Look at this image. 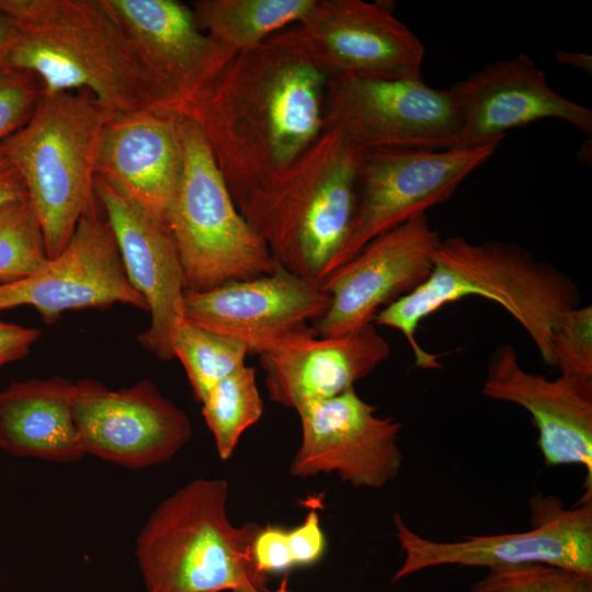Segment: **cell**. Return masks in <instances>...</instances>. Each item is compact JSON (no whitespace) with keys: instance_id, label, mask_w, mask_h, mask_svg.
Masks as SVG:
<instances>
[{"instance_id":"7402d4cb","label":"cell","mask_w":592,"mask_h":592,"mask_svg":"<svg viewBox=\"0 0 592 592\" xmlns=\"http://www.w3.org/2000/svg\"><path fill=\"white\" fill-rule=\"evenodd\" d=\"M389 355V343L372 322L338 337H319L314 330L282 341L258 357L269 398L298 411L354 387Z\"/></svg>"},{"instance_id":"4fadbf2b","label":"cell","mask_w":592,"mask_h":592,"mask_svg":"<svg viewBox=\"0 0 592 592\" xmlns=\"http://www.w3.org/2000/svg\"><path fill=\"white\" fill-rule=\"evenodd\" d=\"M114 304L148 311L145 298L126 275L114 232L98 201L59 254L25 278L0 284V311L31 306L46 325L68 310Z\"/></svg>"},{"instance_id":"603a6c76","label":"cell","mask_w":592,"mask_h":592,"mask_svg":"<svg viewBox=\"0 0 592 592\" xmlns=\"http://www.w3.org/2000/svg\"><path fill=\"white\" fill-rule=\"evenodd\" d=\"M75 383L62 376L13 380L0 391V448L13 456L75 463L86 452L73 418Z\"/></svg>"},{"instance_id":"3957f363","label":"cell","mask_w":592,"mask_h":592,"mask_svg":"<svg viewBox=\"0 0 592 592\" xmlns=\"http://www.w3.org/2000/svg\"><path fill=\"white\" fill-rule=\"evenodd\" d=\"M468 296L490 299L509 312L530 335L543 361L555 367L550 318L555 310L577 306L578 289L569 277L536 260L513 243H474L463 237L442 240L433 254L429 277L375 316L373 323L400 331L407 339L415 366L437 369L439 355L415 340L424 318L446 304Z\"/></svg>"},{"instance_id":"d590c367","label":"cell","mask_w":592,"mask_h":592,"mask_svg":"<svg viewBox=\"0 0 592 592\" xmlns=\"http://www.w3.org/2000/svg\"><path fill=\"white\" fill-rule=\"evenodd\" d=\"M251 592H259V591H251ZM318 592H320V591H318Z\"/></svg>"},{"instance_id":"ffe728a7","label":"cell","mask_w":592,"mask_h":592,"mask_svg":"<svg viewBox=\"0 0 592 592\" xmlns=\"http://www.w3.org/2000/svg\"><path fill=\"white\" fill-rule=\"evenodd\" d=\"M481 392L528 411L545 465H582L585 489H592V379L569 375L548 379L530 373L506 344L492 352Z\"/></svg>"},{"instance_id":"9c48e42d","label":"cell","mask_w":592,"mask_h":592,"mask_svg":"<svg viewBox=\"0 0 592 592\" xmlns=\"http://www.w3.org/2000/svg\"><path fill=\"white\" fill-rule=\"evenodd\" d=\"M532 527L498 535H466L455 542H437L412 531L395 513V536L403 560L392 577L398 582L419 571L442 567H502L547 563L592 573V489L566 508L556 497H533Z\"/></svg>"},{"instance_id":"8fae6325","label":"cell","mask_w":592,"mask_h":592,"mask_svg":"<svg viewBox=\"0 0 592 592\" xmlns=\"http://www.w3.org/2000/svg\"><path fill=\"white\" fill-rule=\"evenodd\" d=\"M453 98L424 81L346 78L327 83L323 129L357 152L442 150L456 146Z\"/></svg>"},{"instance_id":"d4e9b609","label":"cell","mask_w":592,"mask_h":592,"mask_svg":"<svg viewBox=\"0 0 592 592\" xmlns=\"http://www.w3.org/2000/svg\"><path fill=\"white\" fill-rule=\"evenodd\" d=\"M202 413L219 458L229 459L241 435L263 414L255 368L244 365L218 382L202 401Z\"/></svg>"},{"instance_id":"1f68e13d","label":"cell","mask_w":592,"mask_h":592,"mask_svg":"<svg viewBox=\"0 0 592 592\" xmlns=\"http://www.w3.org/2000/svg\"><path fill=\"white\" fill-rule=\"evenodd\" d=\"M41 331L0 318V367L25 357L39 339Z\"/></svg>"},{"instance_id":"4dcf8cb0","label":"cell","mask_w":592,"mask_h":592,"mask_svg":"<svg viewBox=\"0 0 592 592\" xmlns=\"http://www.w3.org/2000/svg\"><path fill=\"white\" fill-rule=\"evenodd\" d=\"M39 92L41 84L32 73L0 69V145L29 122Z\"/></svg>"},{"instance_id":"ac0fdd59","label":"cell","mask_w":592,"mask_h":592,"mask_svg":"<svg viewBox=\"0 0 592 592\" xmlns=\"http://www.w3.org/2000/svg\"><path fill=\"white\" fill-rule=\"evenodd\" d=\"M448 91L459 126L455 147L500 145L508 130L548 118L592 134L591 109L554 90L524 54L485 66Z\"/></svg>"},{"instance_id":"d6a6232c","label":"cell","mask_w":592,"mask_h":592,"mask_svg":"<svg viewBox=\"0 0 592 592\" xmlns=\"http://www.w3.org/2000/svg\"><path fill=\"white\" fill-rule=\"evenodd\" d=\"M24 196L27 193L19 172L0 150V207Z\"/></svg>"},{"instance_id":"5b68a950","label":"cell","mask_w":592,"mask_h":592,"mask_svg":"<svg viewBox=\"0 0 592 592\" xmlns=\"http://www.w3.org/2000/svg\"><path fill=\"white\" fill-rule=\"evenodd\" d=\"M225 479L198 478L164 499L136 538L148 592H269L252 557L261 526H236Z\"/></svg>"},{"instance_id":"484cf974","label":"cell","mask_w":592,"mask_h":592,"mask_svg":"<svg viewBox=\"0 0 592 592\" xmlns=\"http://www.w3.org/2000/svg\"><path fill=\"white\" fill-rule=\"evenodd\" d=\"M174 358L186 373L196 401L221 379L246 365L249 348L241 341L201 328L184 319L172 338Z\"/></svg>"},{"instance_id":"d6986e66","label":"cell","mask_w":592,"mask_h":592,"mask_svg":"<svg viewBox=\"0 0 592 592\" xmlns=\"http://www.w3.org/2000/svg\"><path fill=\"white\" fill-rule=\"evenodd\" d=\"M94 193L114 232L126 275L150 312V325L138 341L158 358L172 360V338L184 320L185 289L168 224L96 175Z\"/></svg>"},{"instance_id":"5bb4252c","label":"cell","mask_w":592,"mask_h":592,"mask_svg":"<svg viewBox=\"0 0 592 592\" xmlns=\"http://www.w3.org/2000/svg\"><path fill=\"white\" fill-rule=\"evenodd\" d=\"M301 441L289 473L306 478L334 473L356 488L378 489L400 473L402 424L376 414L354 387L297 411Z\"/></svg>"},{"instance_id":"30bf717a","label":"cell","mask_w":592,"mask_h":592,"mask_svg":"<svg viewBox=\"0 0 592 592\" xmlns=\"http://www.w3.org/2000/svg\"><path fill=\"white\" fill-rule=\"evenodd\" d=\"M498 146L362 153L351 226L326 276L377 236L448 201L464 180L492 157Z\"/></svg>"},{"instance_id":"4316f807","label":"cell","mask_w":592,"mask_h":592,"mask_svg":"<svg viewBox=\"0 0 592 592\" xmlns=\"http://www.w3.org/2000/svg\"><path fill=\"white\" fill-rule=\"evenodd\" d=\"M48 260L43 230L29 196L0 207V284L23 280Z\"/></svg>"},{"instance_id":"cb8c5ba5","label":"cell","mask_w":592,"mask_h":592,"mask_svg":"<svg viewBox=\"0 0 592 592\" xmlns=\"http://www.w3.org/2000/svg\"><path fill=\"white\" fill-rule=\"evenodd\" d=\"M316 0H197L191 4L198 27L231 56L295 24Z\"/></svg>"},{"instance_id":"2e32d148","label":"cell","mask_w":592,"mask_h":592,"mask_svg":"<svg viewBox=\"0 0 592 592\" xmlns=\"http://www.w3.org/2000/svg\"><path fill=\"white\" fill-rule=\"evenodd\" d=\"M164 104L181 115L235 57L177 0H102Z\"/></svg>"},{"instance_id":"44dd1931","label":"cell","mask_w":592,"mask_h":592,"mask_svg":"<svg viewBox=\"0 0 592 592\" xmlns=\"http://www.w3.org/2000/svg\"><path fill=\"white\" fill-rule=\"evenodd\" d=\"M181 118L159 107L114 116L99 144L95 175L164 223L183 171Z\"/></svg>"},{"instance_id":"e575fe53","label":"cell","mask_w":592,"mask_h":592,"mask_svg":"<svg viewBox=\"0 0 592 592\" xmlns=\"http://www.w3.org/2000/svg\"><path fill=\"white\" fill-rule=\"evenodd\" d=\"M555 57L561 65L577 68L588 75L592 73V57L590 55L558 49Z\"/></svg>"},{"instance_id":"83f0119b","label":"cell","mask_w":592,"mask_h":592,"mask_svg":"<svg viewBox=\"0 0 592 592\" xmlns=\"http://www.w3.org/2000/svg\"><path fill=\"white\" fill-rule=\"evenodd\" d=\"M326 546L319 515L311 510L303 523L292 530L272 525L261 527L252 544V557L258 570L269 577L318 562Z\"/></svg>"},{"instance_id":"f1b7e54d","label":"cell","mask_w":592,"mask_h":592,"mask_svg":"<svg viewBox=\"0 0 592 592\" xmlns=\"http://www.w3.org/2000/svg\"><path fill=\"white\" fill-rule=\"evenodd\" d=\"M468 592H592V573L547 563L492 567Z\"/></svg>"},{"instance_id":"7c38bea8","label":"cell","mask_w":592,"mask_h":592,"mask_svg":"<svg viewBox=\"0 0 592 592\" xmlns=\"http://www.w3.org/2000/svg\"><path fill=\"white\" fill-rule=\"evenodd\" d=\"M72 418L86 454L129 469L167 463L192 437L185 412L148 379L118 390L78 380Z\"/></svg>"},{"instance_id":"52a82bcc","label":"cell","mask_w":592,"mask_h":592,"mask_svg":"<svg viewBox=\"0 0 592 592\" xmlns=\"http://www.w3.org/2000/svg\"><path fill=\"white\" fill-rule=\"evenodd\" d=\"M183 171L167 215L185 294L254 278L276 262L246 221L196 124L181 118Z\"/></svg>"},{"instance_id":"7a4b0ae2","label":"cell","mask_w":592,"mask_h":592,"mask_svg":"<svg viewBox=\"0 0 592 592\" xmlns=\"http://www.w3.org/2000/svg\"><path fill=\"white\" fill-rule=\"evenodd\" d=\"M0 11L19 33L5 68L45 90L88 91L110 118L169 109L102 0H0Z\"/></svg>"},{"instance_id":"9a60e30c","label":"cell","mask_w":592,"mask_h":592,"mask_svg":"<svg viewBox=\"0 0 592 592\" xmlns=\"http://www.w3.org/2000/svg\"><path fill=\"white\" fill-rule=\"evenodd\" d=\"M441 241L425 214L371 240L320 282L330 304L314 322L317 335L338 337L372 323L380 307L429 277Z\"/></svg>"},{"instance_id":"836d02e7","label":"cell","mask_w":592,"mask_h":592,"mask_svg":"<svg viewBox=\"0 0 592 592\" xmlns=\"http://www.w3.org/2000/svg\"><path fill=\"white\" fill-rule=\"evenodd\" d=\"M18 27L14 21L0 11V69L7 67L11 49L18 38Z\"/></svg>"},{"instance_id":"277c9868","label":"cell","mask_w":592,"mask_h":592,"mask_svg":"<svg viewBox=\"0 0 592 592\" xmlns=\"http://www.w3.org/2000/svg\"><path fill=\"white\" fill-rule=\"evenodd\" d=\"M360 157L338 133L323 129L238 207L275 262L310 283L320 284L348 236Z\"/></svg>"},{"instance_id":"e0dca14e","label":"cell","mask_w":592,"mask_h":592,"mask_svg":"<svg viewBox=\"0 0 592 592\" xmlns=\"http://www.w3.org/2000/svg\"><path fill=\"white\" fill-rule=\"evenodd\" d=\"M329 295L276 263L270 274L185 294L184 319L243 342L260 354L296 335L314 331L327 311Z\"/></svg>"},{"instance_id":"ba28073f","label":"cell","mask_w":592,"mask_h":592,"mask_svg":"<svg viewBox=\"0 0 592 592\" xmlns=\"http://www.w3.org/2000/svg\"><path fill=\"white\" fill-rule=\"evenodd\" d=\"M266 41L298 52L328 81H423L424 45L384 2L316 0L303 19Z\"/></svg>"},{"instance_id":"8992f818","label":"cell","mask_w":592,"mask_h":592,"mask_svg":"<svg viewBox=\"0 0 592 592\" xmlns=\"http://www.w3.org/2000/svg\"><path fill=\"white\" fill-rule=\"evenodd\" d=\"M109 118L88 91L41 88L29 122L0 145L24 183L48 259L62 251L96 204V158Z\"/></svg>"},{"instance_id":"f546056e","label":"cell","mask_w":592,"mask_h":592,"mask_svg":"<svg viewBox=\"0 0 592 592\" xmlns=\"http://www.w3.org/2000/svg\"><path fill=\"white\" fill-rule=\"evenodd\" d=\"M550 343L560 375L592 379V307L555 310Z\"/></svg>"},{"instance_id":"6da1fadb","label":"cell","mask_w":592,"mask_h":592,"mask_svg":"<svg viewBox=\"0 0 592 592\" xmlns=\"http://www.w3.org/2000/svg\"><path fill=\"white\" fill-rule=\"evenodd\" d=\"M327 83L301 54L265 41L238 53L182 111L237 207L323 130Z\"/></svg>"}]
</instances>
